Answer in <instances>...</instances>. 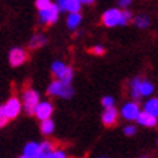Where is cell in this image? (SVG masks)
Returning a JSON list of instances; mask_svg holds the SVG:
<instances>
[{"label": "cell", "instance_id": "6da1fadb", "mask_svg": "<svg viewBox=\"0 0 158 158\" xmlns=\"http://www.w3.org/2000/svg\"><path fill=\"white\" fill-rule=\"evenodd\" d=\"M131 93L135 99H139V97L144 96H149L154 93V86L148 80H144L141 77H136L131 81Z\"/></svg>", "mask_w": 158, "mask_h": 158}, {"label": "cell", "instance_id": "7a4b0ae2", "mask_svg": "<svg viewBox=\"0 0 158 158\" xmlns=\"http://www.w3.org/2000/svg\"><path fill=\"white\" fill-rule=\"evenodd\" d=\"M22 105L18 97H10L3 106H0V116H5L7 119H16L19 116Z\"/></svg>", "mask_w": 158, "mask_h": 158}, {"label": "cell", "instance_id": "3957f363", "mask_svg": "<svg viewBox=\"0 0 158 158\" xmlns=\"http://www.w3.org/2000/svg\"><path fill=\"white\" fill-rule=\"evenodd\" d=\"M48 94L51 96H60V97H71L73 96V89L70 83H64L61 80H55L49 84L48 87Z\"/></svg>", "mask_w": 158, "mask_h": 158}, {"label": "cell", "instance_id": "277c9868", "mask_svg": "<svg viewBox=\"0 0 158 158\" xmlns=\"http://www.w3.org/2000/svg\"><path fill=\"white\" fill-rule=\"evenodd\" d=\"M52 74L57 77V80H61L64 83H71L73 80V68L67 67L61 61H55L52 64Z\"/></svg>", "mask_w": 158, "mask_h": 158}, {"label": "cell", "instance_id": "5b68a950", "mask_svg": "<svg viewBox=\"0 0 158 158\" xmlns=\"http://www.w3.org/2000/svg\"><path fill=\"white\" fill-rule=\"evenodd\" d=\"M39 103V94L34 89H26L23 91V105L25 110L28 115H34L35 113V107Z\"/></svg>", "mask_w": 158, "mask_h": 158}, {"label": "cell", "instance_id": "8992f818", "mask_svg": "<svg viewBox=\"0 0 158 158\" xmlns=\"http://www.w3.org/2000/svg\"><path fill=\"white\" fill-rule=\"evenodd\" d=\"M58 13H60V9H58V5H51L47 9L39 10V22L44 25H52L57 22L58 19Z\"/></svg>", "mask_w": 158, "mask_h": 158}, {"label": "cell", "instance_id": "52a82bcc", "mask_svg": "<svg viewBox=\"0 0 158 158\" xmlns=\"http://www.w3.org/2000/svg\"><path fill=\"white\" fill-rule=\"evenodd\" d=\"M120 22V10L118 9H109L102 15V25L107 28L118 26Z\"/></svg>", "mask_w": 158, "mask_h": 158}, {"label": "cell", "instance_id": "ba28073f", "mask_svg": "<svg viewBox=\"0 0 158 158\" xmlns=\"http://www.w3.org/2000/svg\"><path fill=\"white\" fill-rule=\"evenodd\" d=\"M28 58H29L28 52L22 48H13L9 54V62L12 67H19V65L25 64L28 61Z\"/></svg>", "mask_w": 158, "mask_h": 158}, {"label": "cell", "instance_id": "9c48e42d", "mask_svg": "<svg viewBox=\"0 0 158 158\" xmlns=\"http://www.w3.org/2000/svg\"><path fill=\"white\" fill-rule=\"evenodd\" d=\"M102 122L106 128H113L118 122V110L113 107V106H109L106 107L103 115H102Z\"/></svg>", "mask_w": 158, "mask_h": 158}, {"label": "cell", "instance_id": "30bf717a", "mask_svg": "<svg viewBox=\"0 0 158 158\" xmlns=\"http://www.w3.org/2000/svg\"><path fill=\"white\" fill-rule=\"evenodd\" d=\"M141 113V109H139V105L136 102H129L123 106L122 109V116H123L126 120H136L138 115Z\"/></svg>", "mask_w": 158, "mask_h": 158}, {"label": "cell", "instance_id": "8fae6325", "mask_svg": "<svg viewBox=\"0 0 158 158\" xmlns=\"http://www.w3.org/2000/svg\"><path fill=\"white\" fill-rule=\"evenodd\" d=\"M52 105L49 103V102H39L36 107H35V113L34 115L38 118V119L44 120V119H48L51 118L52 115Z\"/></svg>", "mask_w": 158, "mask_h": 158}, {"label": "cell", "instance_id": "7c38bea8", "mask_svg": "<svg viewBox=\"0 0 158 158\" xmlns=\"http://www.w3.org/2000/svg\"><path fill=\"white\" fill-rule=\"evenodd\" d=\"M58 148V144L55 141H45L42 144L39 145V149H38V157L36 158H47L52 155V152L55 149Z\"/></svg>", "mask_w": 158, "mask_h": 158}, {"label": "cell", "instance_id": "4fadbf2b", "mask_svg": "<svg viewBox=\"0 0 158 158\" xmlns=\"http://www.w3.org/2000/svg\"><path fill=\"white\" fill-rule=\"evenodd\" d=\"M136 120H138L139 125L147 126V128H154V126H157V123H158V118H157V116L151 115V113L145 112V110L139 113L138 118H136Z\"/></svg>", "mask_w": 158, "mask_h": 158}, {"label": "cell", "instance_id": "5bb4252c", "mask_svg": "<svg viewBox=\"0 0 158 158\" xmlns=\"http://www.w3.org/2000/svg\"><path fill=\"white\" fill-rule=\"evenodd\" d=\"M80 7H81L80 0H60V3H58V9L64 10V12H68V13L78 12Z\"/></svg>", "mask_w": 158, "mask_h": 158}, {"label": "cell", "instance_id": "9a60e30c", "mask_svg": "<svg viewBox=\"0 0 158 158\" xmlns=\"http://www.w3.org/2000/svg\"><path fill=\"white\" fill-rule=\"evenodd\" d=\"M47 44V38L44 36V35L41 34H35L32 38H31V41H29V48L31 49H38L41 48V47H44Z\"/></svg>", "mask_w": 158, "mask_h": 158}, {"label": "cell", "instance_id": "2e32d148", "mask_svg": "<svg viewBox=\"0 0 158 158\" xmlns=\"http://www.w3.org/2000/svg\"><path fill=\"white\" fill-rule=\"evenodd\" d=\"M38 149H39L38 144H35V142H29V144L25 147L22 157H25V158H36L38 157Z\"/></svg>", "mask_w": 158, "mask_h": 158}, {"label": "cell", "instance_id": "e0dca14e", "mask_svg": "<svg viewBox=\"0 0 158 158\" xmlns=\"http://www.w3.org/2000/svg\"><path fill=\"white\" fill-rule=\"evenodd\" d=\"M144 110L158 118V97H152V99H149V100L145 102Z\"/></svg>", "mask_w": 158, "mask_h": 158}, {"label": "cell", "instance_id": "ac0fdd59", "mask_svg": "<svg viewBox=\"0 0 158 158\" xmlns=\"http://www.w3.org/2000/svg\"><path fill=\"white\" fill-rule=\"evenodd\" d=\"M80 22H81V15L78 13V12H71V13L68 15L67 25L70 29H76L80 25Z\"/></svg>", "mask_w": 158, "mask_h": 158}, {"label": "cell", "instance_id": "d6986e66", "mask_svg": "<svg viewBox=\"0 0 158 158\" xmlns=\"http://www.w3.org/2000/svg\"><path fill=\"white\" fill-rule=\"evenodd\" d=\"M41 132L44 135H51L54 132V122L51 119H44L41 122Z\"/></svg>", "mask_w": 158, "mask_h": 158}, {"label": "cell", "instance_id": "ffe728a7", "mask_svg": "<svg viewBox=\"0 0 158 158\" xmlns=\"http://www.w3.org/2000/svg\"><path fill=\"white\" fill-rule=\"evenodd\" d=\"M134 22H135V25L141 29H145L149 26V18L147 15H138V16L134 19Z\"/></svg>", "mask_w": 158, "mask_h": 158}, {"label": "cell", "instance_id": "44dd1931", "mask_svg": "<svg viewBox=\"0 0 158 158\" xmlns=\"http://www.w3.org/2000/svg\"><path fill=\"white\" fill-rule=\"evenodd\" d=\"M131 20H132V13H131L129 10H120V22H119L120 26L128 25Z\"/></svg>", "mask_w": 158, "mask_h": 158}, {"label": "cell", "instance_id": "7402d4cb", "mask_svg": "<svg viewBox=\"0 0 158 158\" xmlns=\"http://www.w3.org/2000/svg\"><path fill=\"white\" fill-rule=\"evenodd\" d=\"M89 52L90 54H93V55H105V52H106V49L103 48V47H100V45H96V47H91L90 49H89Z\"/></svg>", "mask_w": 158, "mask_h": 158}, {"label": "cell", "instance_id": "603a6c76", "mask_svg": "<svg viewBox=\"0 0 158 158\" xmlns=\"http://www.w3.org/2000/svg\"><path fill=\"white\" fill-rule=\"evenodd\" d=\"M35 5H36L38 10H42V9H47V7H49V6L52 5V3H51V0H36V2H35Z\"/></svg>", "mask_w": 158, "mask_h": 158}, {"label": "cell", "instance_id": "cb8c5ba5", "mask_svg": "<svg viewBox=\"0 0 158 158\" xmlns=\"http://www.w3.org/2000/svg\"><path fill=\"white\" fill-rule=\"evenodd\" d=\"M102 105L105 106V107H109V106H113V99L110 96H106L102 99Z\"/></svg>", "mask_w": 158, "mask_h": 158}, {"label": "cell", "instance_id": "d4e9b609", "mask_svg": "<svg viewBox=\"0 0 158 158\" xmlns=\"http://www.w3.org/2000/svg\"><path fill=\"white\" fill-rule=\"evenodd\" d=\"M58 157H60V158H64V157H65V154H64V151H62V149H55V151H54V152H52V155H51V158H58Z\"/></svg>", "mask_w": 158, "mask_h": 158}, {"label": "cell", "instance_id": "484cf974", "mask_svg": "<svg viewBox=\"0 0 158 158\" xmlns=\"http://www.w3.org/2000/svg\"><path fill=\"white\" fill-rule=\"evenodd\" d=\"M125 135H126V136H132V135H135V126H126V128H125Z\"/></svg>", "mask_w": 158, "mask_h": 158}, {"label": "cell", "instance_id": "4316f807", "mask_svg": "<svg viewBox=\"0 0 158 158\" xmlns=\"http://www.w3.org/2000/svg\"><path fill=\"white\" fill-rule=\"evenodd\" d=\"M131 3H132V0H119V6L122 7H128Z\"/></svg>", "mask_w": 158, "mask_h": 158}, {"label": "cell", "instance_id": "83f0119b", "mask_svg": "<svg viewBox=\"0 0 158 158\" xmlns=\"http://www.w3.org/2000/svg\"><path fill=\"white\" fill-rule=\"evenodd\" d=\"M7 118H5V116H0V128H3L6 123H7Z\"/></svg>", "mask_w": 158, "mask_h": 158}, {"label": "cell", "instance_id": "f1b7e54d", "mask_svg": "<svg viewBox=\"0 0 158 158\" xmlns=\"http://www.w3.org/2000/svg\"><path fill=\"white\" fill-rule=\"evenodd\" d=\"M94 0H80V3H84V5H91Z\"/></svg>", "mask_w": 158, "mask_h": 158}]
</instances>
